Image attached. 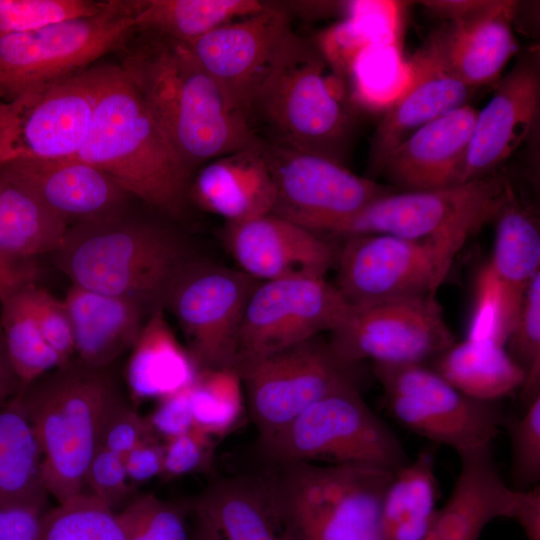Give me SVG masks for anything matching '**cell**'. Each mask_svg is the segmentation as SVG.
Returning <instances> with one entry per match:
<instances>
[{
	"label": "cell",
	"mask_w": 540,
	"mask_h": 540,
	"mask_svg": "<svg viewBox=\"0 0 540 540\" xmlns=\"http://www.w3.org/2000/svg\"><path fill=\"white\" fill-rule=\"evenodd\" d=\"M136 31L188 44L214 28L263 9L259 0H132Z\"/></svg>",
	"instance_id": "cell-33"
},
{
	"label": "cell",
	"mask_w": 540,
	"mask_h": 540,
	"mask_svg": "<svg viewBox=\"0 0 540 540\" xmlns=\"http://www.w3.org/2000/svg\"><path fill=\"white\" fill-rule=\"evenodd\" d=\"M189 396L193 427L212 437L230 431L243 412V385L235 369L200 370Z\"/></svg>",
	"instance_id": "cell-40"
},
{
	"label": "cell",
	"mask_w": 540,
	"mask_h": 540,
	"mask_svg": "<svg viewBox=\"0 0 540 540\" xmlns=\"http://www.w3.org/2000/svg\"><path fill=\"white\" fill-rule=\"evenodd\" d=\"M344 238L335 286L355 307L435 295L453 263L423 241L385 234Z\"/></svg>",
	"instance_id": "cell-15"
},
{
	"label": "cell",
	"mask_w": 540,
	"mask_h": 540,
	"mask_svg": "<svg viewBox=\"0 0 540 540\" xmlns=\"http://www.w3.org/2000/svg\"><path fill=\"white\" fill-rule=\"evenodd\" d=\"M26 286L11 293L0 303V331L8 362L20 389L62 366L59 356L45 339L34 318Z\"/></svg>",
	"instance_id": "cell-36"
},
{
	"label": "cell",
	"mask_w": 540,
	"mask_h": 540,
	"mask_svg": "<svg viewBox=\"0 0 540 540\" xmlns=\"http://www.w3.org/2000/svg\"><path fill=\"white\" fill-rule=\"evenodd\" d=\"M29 306L45 339L59 356L62 366L75 355L71 319L64 303L36 282L25 287Z\"/></svg>",
	"instance_id": "cell-45"
},
{
	"label": "cell",
	"mask_w": 540,
	"mask_h": 540,
	"mask_svg": "<svg viewBox=\"0 0 540 540\" xmlns=\"http://www.w3.org/2000/svg\"><path fill=\"white\" fill-rule=\"evenodd\" d=\"M85 487L87 493L115 510L127 501L132 491L124 459L99 447L88 465Z\"/></svg>",
	"instance_id": "cell-46"
},
{
	"label": "cell",
	"mask_w": 540,
	"mask_h": 540,
	"mask_svg": "<svg viewBox=\"0 0 540 540\" xmlns=\"http://www.w3.org/2000/svg\"><path fill=\"white\" fill-rule=\"evenodd\" d=\"M435 371L465 395L495 402L522 388L525 374L506 347L465 339L438 356Z\"/></svg>",
	"instance_id": "cell-31"
},
{
	"label": "cell",
	"mask_w": 540,
	"mask_h": 540,
	"mask_svg": "<svg viewBox=\"0 0 540 540\" xmlns=\"http://www.w3.org/2000/svg\"><path fill=\"white\" fill-rule=\"evenodd\" d=\"M348 75L359 103L386 110L408 89L413 70L410 60L402 55L399 41L375 42L359 53Z\"/></svg>",
	"instance_id": "cell-37"
},
{
	"label": "cell",
	"mask_w": 540,
	"mask_h": 540,
	"mask_svg": "<svg viewBox=\"0 0 540 540\" xmlns=\"http://www.w3.org/2000/svg\"><path fill=\"white\" fill-rule=\"evenodd\" d=\"M329 69L317 43L291 29L257 89L250 120L258 115L273 143L344 165L354 117L344 79Z\"/></svg>",
	"instance_id": "cell-4"
},
{
	"label": "cell",
	"mask_w": 540,
	"mask_h": 540,
	"mask_svg": "<svg viewBox=\"0 0 540 540\" xmlns=\"http://www.w3.org/2000/svg\"><path fill=\"white\" fill-rule=\"evenodd\" d=\"M224 241L239 269L260 282L325 277L337 256L320 234L273 214L226 224Z\"/></svg>",
	"instance_id": "cell-21"
},
{
	"label": "cell",
	"mask_w": 540,
	"mask_h": 540,
	"mask_svg": "<svg viewBox=\"0 0 540 540\" xmlns=\"http://www.w3.org/2000/svg\"><path fill=\"white\" fill-rule=\"evenodd\" d=\"M189 387L158 400L157 406L146 418L156 437L167 440L193 428Z\"/></svg>",
	"instance_id": "cell-49"
},
{
	"label": "cell",
	"mask_w": 540,
	"mask_h": 540,
	"mask_svg": "<svg viewBox=\"0 0 540 540\" xmlns=\"http://www.w3.org/2000/svg\"><path fill=\"white\" fill-rule=\"evenodd\" d=\"M514 1H485L473 14L445 22L415 55L475 88L494 81L515 51Z\"/></svg>",
	"instance_id": "cell-20"
},
{
	"label": "cell",
	"mask_w": 540,
	"mask_h": 540,
	"mask_svg": "<svg viewBox=\"0 0 540 540\" xmlns=\"http://www.w3.org/2000/svg\"><path fill=\"white\" fill-rule=\"evenodd\" d=\"M99 66L0 102V169L74 156L91 118Z\"/></svg>",
	"instance_id": "cell-13"
},
{
	"label": "cell",
	"mask_w": 540,
	"mask_h": 540,
	"mask_svg": "<svg viewBox=\"0 0 540 540\" xmlns=\"http://www.w3.org/2000/svg\"><path fill=\"white\" fill-rule=\"evenodd\" d=\"M191 511L209 521L221 540H291L265 474L214 481Z\"/></svg>",
	"instance_id": "cell-27"
},
{
	"label": "cell",
	"mask_w": 540,
	"mask_h": 540,
	"mask_svg": "<svg viewBox=\"0 0 540 540\" xmlns=\"http://www.w3.org/2000/svg\"><path fill=\"white\" fill-rule=\"evenodd\" d=\"M291 29V16L280 2L270 1L260 11L222 24L185 45L250 120L257 89Z\"/></svg>",
	"instance_id": "cell-18"
},
{
	"label": "cell",
	"mask_w": 540,
	"mask_h": 540,
	"mask_svg": "<svg viewBox=\"0 0 540 540\" xmlns=\"http://www.w3.org/2000/svg\"><path fill=\"white\" fill-rule=\"evenodd\" d=\"M506 345L525 374L521 399L526 406L540 395V273L527 286L517 324Z\"/></svg>",
	"instance_id": "cell-41"
},
{
	"label": "cell",
	"mask_w": 540,
	"mask_h": 540,
	"mask_svg": "<svg viewBox=\"0 0 540 540\" xmlns=\"http://www.w3.org/2000/svg\"><path fill=\"white\" fill-rule=\"evenodd\" d=\"M511 518L521 526L527 540H540V485L516 489Z\"/></svg>",
	"instance_id": "cell-53"
},
{
	"label": "cell",
	"mask_w": 540,
	"mask_h": 540,
	"mask_svg": "<svg viewBox=\"0 0 540 540\" xmlns=\"http://www.w3.org/2000/svg\"><path fill=\"white\" fill-rule=\"evenodd\" d=\"M476 115L477 110L465 104L422 126L389 154L378 174L400 191L460 183Z\"/></svg>",
	"instance_id": "cell-23"
},
{
	"label": "cell",
	"mask_w": 540,
	"mask_h": 540,
	"mask_svg": "<svg viewBox=\"0 0 540 540\" xmlns=\"http://www.w3.org/2000/svg\"><path fill=\"white\" fill-rule=\"evenodd\" d=\"M106 1L0 0V34L37 30L70 19L93 16Z\"/></svg>",
	"instance_id": "cell-43"
},
{
	"label": "cell",
	"mask_w": 540,
	"mask_h": 540,
	"mask_svg": "<svg viewBox=\"0 0 540 540\" xmlns=\"http://www.w3.org/2000/svg\"><path fill=\"white\" fill-rule=\"evenodd\" d=\"M48 495L41 451L19 389L0 404V509L44 508Z\"/></svg>",
	"instance_id": "cell-30"
},
{
	"label": "cell",
	"mask_w": 540,
	"mask_h": 540,
	"mask_svg": "<svg viewBox=\"0 0 540 540\" xmlns=\"http://www.w3.org/2000/svg\"><path fill=\"white\" fill-rule=\"evenodd\" d=\"M458 456L460 470L452 492L434 519L457 532L480 537L491 521L511 518L516 489L501 477L490 447Z\"/></svg>",
	"instance_id": "cell-29"
},
{
	"label": "cell",
	"mask_w": 540,
	"mask_h": 540,
	"mask_svg": "<svg viewBox=\"0 0 540 540\" xmlns=\"http://www.w3.org/2000/svg\"><path fill=\"white\" fill-rule=\"evenodd\" d=\"M511 443L513 488L528 489L540 481V395L524 407L520 416L506 417Z\"/></svg>",
	"instance_id": "cell-44"
},
{
	"label": "cell",
	"mask_w": 540,
	"mask_h": 540,
	"mask_svg": "<svg viewBox=\"0 0 540 540\" xmlns=\"http://www.w3.org/2000/svg\"><path fill=\"white\" fill-rule=\"evenodd\" d=\"M391 415L405 428L457 454L490 447L505 414L497 401L471 398L423 363H373Z\"/></svg>",
	"instance_id": "cell-10"
},
{
	"label": "cell",
	"mask_w": 540,
	"mask_h": 540,
	"mask_svg": "<svg viewBox=\"0 0 540 540\" xmlns=\"http://www.w3.org/2000/svg\"><path fill=\"white\" fill-rule=\"evenodd\" d=\"M74 157L109 175L130 196L180 218L193 173L159 129L120 65L99 66L94 106Z\"/></svg>",
	"instance_id": "cell-2"
},
{
	"label": "cell",
	"mask_w": 540,
	"mask_h": 540,
	"mask_svg": "<svg viewBox=\"0 0 540 540\" xmlns=\"http://www.w3.org/2000/svg\"><path fill=\"white\" fill-rule=\"evenodd\" d=\"M68 225L0 172V250L35 259L52 254Z\"/></svg>",
	"instance_id": "cell-34"
},
{
	"label": "cell",
	"mask_w": 540,
	"mask_h": 540,
	"mask_svg": "<svg viewBox=\"0 0 540 540\" xmlns=\"http://www.w3.org/2000/svg\"><path fill=\"white\" fill-rule=\"evenodd\" d=\"M20 384L8 362L0 331V404L17 393Z\"/></svg>",
	"instance_id": "cell-54"
},
{
	"label": "cell",
	"mask_w": 540,
	"mask_h": 540,
	"mask_svg": "<svg viewBox=\"0 0 540 540\" xmlns=\"http://www.w3.org/2000/svg\"><path fill=\"white\" fill-rule=\"evenodd\" d=\"M350 308L325 277L259 282L244 312L234 369L332 332Z\"/></svg>",
	"instance_id": "cell-14"
},
{
	"label": "cell",
	"mask_w": 540,
	"mask_h": 540,
	"mask_svg": "<svg viewBox=\"0 0 540 540\" xmlns=\"http://www.w3.org/2000/svg\"><path fill=\"white\" fill-rule=\"evenodd\" d=\"M20 393L41 451L48 494L58 503L80 495L105 417L120 398L107 368L71 361Z\"/></svg>",
	"instance_id": "cell-5"
},
{
	"label": "cell",
	"mask_w": 540,
	"mask_h": 540,
	"mask_svg": "<svg viewBox=\"0 0 540 540\" xmlns=\"http://www.w3.org/2000/svg\"><path fill=\"white\" fill-rule=\"evenodd\" d=\"M141 32L142 36L126 48L120 66L193 174L213 159L262 142L247 116L185 44Z\"/></svg>",
	"instance_id": "cell-1"
},
{
	"label": "cell",
	"mask_w": 540,
	"mask_h": 540,
	"mask_svg": "<svg viewBox=\"0 0 540 540\" xmlns=\"http://www.w3.org/2000/svg\"><path fill=\"white\" fill-rule=\"evenodd\" d=\"M75 285L164 308L180 270L192 260L186 239L173 228L121 212L68 226L51 254Z\"/></svg>",
	"instance_id": "cell-3"
},
{
	"label": "cell",
	"mask_w": 540,
	"mask_h": 540,
	"mask_svg": "<svg viewBox=\"0 0 540 540\" xmlns=\"http://www.w3.org/2000/svg\"><path fill=\"white\" fill-rule=\"evenodd\" d=\"M194 520L191 540H221L215 528L205 518L194 514Z\"/></svg>",
	"instance_id": "cell-55"
},
{
	"label": "cell",
	"mask_w": 540,
	"mask_h": 540,
	"mask_svg": "<svg viewBox=\"0 0 540 540\" xmlns=\"http://www.w3.org/2000/svg\"><path fill=\"white\" fill-rule=\"evenodd\" d=\"M150 436L155 435L147 419L120 397L105 417L99 447L124 458L138 443Z\"/></svg>",
	"instance_id": "cell-48"
},
{
	"label": "cell",
	"mask_w": 540,
	"mask_h": 540,
	"mask_svg": "<svg viewBox=\"0 0 540 540\" xmlns=\"http://www.w3.org/2000/svg\"><path fill=\"white\" fill-rule=\"evenodd\" d=\"M331 333L333 350L345 363H423L449 349L455 338L435 295L351 306Z\"/></svg>",
	"instance_id": "cell-16"
},
{
	"label": "cell",
	"mask_w": 540,
	"mask_h": 540,
	"mask_svg": "<svg viewBox=\"0 0 540 540\" xmlns=\"http://www.w3.org/2000/svg\"><path fill=\"white\" fill-rule=\"evenodd\" d=\"M199 371L173 333L165 309H153L127 363L126 380L132 395L138 400H161L189 387Z\"/></svg>",
	"instance_id": "cell-28"
},
{
	"label": "cell",
	"mask_w": 540,
	"mask_h": 540,
	"mask_svg": "<svg viewBox=\"0 0 540 540\" xmlns=\"http://www.w3.org/2000/svg\"><path fill=\"white\" fill-rule=\"evenodd\" d=\"M273 465L265 476L291 540H383L382 499L394 472L360 464Z\"/></svg>",
	"instance_id": "cell-6"
},
{
	"label": "cell",
	"mask_w": 540,
	"mask_h": 540,
	"mask_svg": "<svg viewBox=\"0 0 540 540\" xmlns=\"http://www.w3.org/2000/svg\"><path fill=\"white\" fill-rule=\"evenodd\" d=\"M44 511L34 505L0 509V540H38Z\"/></svg>",
	"instance_id": "cell-50"
},
{
	"label": "cell",
	"mask_w": 540,
	"mask_h": 540,
	"mask_svg": "<svg viewBox=\"0 0 540 540\" xmlns=\"http://www.w3.org/2000/svg\"><path fill=\"white\" fill-rule=\"evenodd\" d=\"M358 367L345 363L320 335L235 369L259 442L287 426L310 405L347 384Z\"/></svg>",
	"instance_id": "cell-11"
},
{
	"label": "cell",
	"mask_w": 540,
	"mask_h": 540,
	"mask_svg": "<svg viewBox=\"0 0 540 540\" xmlns=\"http://www.w3.org/2000/svg\"><path fill=\"white\" fill-rule=\"evenodd\" d=\"M526 289L506 283L487 263L477 277L466 339L506 347L517 324Z\"/></svg>",
	"instance_id": "cell-39"
},
{
	"label": "cell",
	"mask_w": 540,
	"mask_h": 540,
	"mask_svg": "<svg viewBox=\"0 0 540 540\" xmlns=\"http://www.w3.org/2000/svg\"><path fill=\"white\" fill-rule=\"evenodd\" d=\"M39 268L26 259L0 250V303L16 290L36 282Z\"/></svg>",
	"instance_id": "cell-52"
},
{
	"label": "cell",
	"mask_w": 540,
	"mask_h": 540,
	"mask_svg": "<svg viewBox=\"0 0 540 540\" xmlns=\"http://www.w3.org/2000/svg\"><path fill=\"white\" fill-rule=\"evenodd\" d=\"M262 151L275 185L273 215L322 233L373 200L396 191L358 176L329 158L263 140Z\"/></svg>",
	"instance_id": "cell-17"
},
{
	"label": "cell",
	"mask_w": 540,
	"mask_h": 540,
	"mask_svg": "<svg viewBox=\"0 0 540 540\" xmlns=\"http://www.w3.org/2000/svg\"><path fill=\"white\" fill-rule=\"evenodd\" d=\"M260 447L273 464H360L396 473L410 461L396 434L364 401L358 384L322 397Z\"/></svg>",
	"instance_id": "cell-8"
},
{
	"label": "cell",
	"mask_w": 540,
	"mask_h": 540,
	"mask_svg": "<svg viewBox=\"0 0 540 540\" xmlns=\"http://www.w3.org/2000/svg\"><path fill=\"white\" fill-rule=\"evenodd\" d=\"M494 247L488 265L503 281L525 290L540 273V230L533 207L513 186L497 214Z\"/></svg>",
	"instance_id": "cell-35"
},
{
	"label": "cell",
	"mask_w": 540,
	"mask_h": 540,
	"mask_svg": "<svg viewBox=\"0 0 540 540\" xmlns=\"http://www.w3.org/2000/svg\"><path fill=\"white\" fill-rule=\"evenodd\" d=\"M123 459L130 481H148L162 474L163 443L156 436H150L138 443Z\"/></svg>",
	"instance_id": "cell-51"
},
{
	"label": "cell",
	"mask_w": 540,
	"mask_h": 540,
	"mask_svg": "<svg viewBox=\"0 0 540 540\" xmlns=\"http://www.w3.org/2000/svg\"><path fill=\"white\" fill-rule=\"evenodd\" d=\"M262 143L201 166L192 177L189 200L226 224L271 214L276 192Z\"/></svg>",
	"instance_id": "cell-24"
},
{
	"label": "cell",
	"mask_w": 540,
	"mask_h": 540,
	"mask_svg": "<svg viewBox=\"0 0 540 540\" xmlns=\"http://www.w3.org/2000/svg\"><path fill=\"white\" fill-rule=\"evenodd\" d=\"M135 31L132 0H107L93 16L0 34V98L9 100L85 71Z\"/></svg>",
	"instance_id": "cell-9"
},
{
	"label": "cell",
	"mask_w": 540,
	"mask_h": 540,
	"mask_svg": "<svg viewBox=\"0 0 540 540\" xmlns=\"http://www.w3.org/2000/svg\"><path fill=\"white\" fill-rule=\"evenodd\" d=\"M0 172L68 226L124 212L131 197L105 172L74 156L18 161Z\"/></svg>",
	"instance_id": "cell-22"
},
{
	"label": "cell",
	"mask_w": 540,
	"mask_h": 540,
	"mask_svg": "<svg viewBox=\"0 0 540 540\" xmlns=\"http://www.w3.org/2000/svg\"><path fill=\"white\" fill-rule=\"evenodd\" d=\"M117 513L127 540H191L186 509L152 494L134 498Z\"/></svg>",
	"instance_id": "cell-42"
},
{
	"label": "cell",
	"mask_w": 540,
	"mask_h": 540,
	"mask_svg": "<svg viewBox=\"0 0 540 540\" xmlns=\"http://www.w3.org/2000/svg\"><path fill=\"white\" fill-rule=\"evenodd\" d=\"M539 103L538 56L526 54L477 111L459 182L495 173L529 136L539 115Z\"/></svg>",
	"instance_id": "cell-19"
},
{
	"label": "cell",
	"mask_w": 540,
	"mask_h": 540,
	"mask_svg": "<svg viewBox=\"0 0 540 540\" xmlns=\"http://www.w3.org/2000/svg\"><path fill=\"white\" fill-rule=\"evenodd\" d=\"M259 282L240 269L196 258L180 270L164 309L175 316L199 370L234 369L244 312Z\"/></svg>",
	"instance_id": "cell-12"
},
{
	"label": "cell",
	"mask_w": 540,
	"mask_h": 540,
	"mask_svg": "<svg viewBox=\"0 0 540 540\" xmlns=\"http://www.w3.org/2000/svg\"><path fill=\"white\" fill-rule=\"evenodd\" d=\"M213 438L193 427L165 440L161 476L175 478L206 467L213 455Z\"/></svg>",
	"instance_id": "cell-47"
},
{
	"label": "cell",
	"mask_w": 540,
	"mask_h": 540,
	"mask_svg": "<svg viewBox=\"0 0 540 540\" xmlns=\"http://www.w3.org/2000/svg\"><path fill=\"white\" fill-rule=\"evenodd\" d=\"M408 89L384 112L371 141L370 170L378 174L389 154L429 122L465 105L472 88L417 55Z\"/></svg>",
	"instance_id": "cell-26"
},
{
	"label": "cell",
	"mask_w": 540,
	"mask_h": 540,
	"mask_svg": "<svg viewBox=\"0 0 540 540\" xmlns=\"http://www.w3.org/2000/svg\"><path fill=\"white\" fill-rule=\"evenodd\" d=\"M511 187L509 178L496 171L442 188L396 190L331 223L322 233L385 234L423 241L454 260L470 235L495 220Z\"/></svg>",
	"instance_id": "cell-7"
},
{
	"label": "cell",
	"mask_w": 540,
	"mask_h": 540,
	"mask_svg": "<svg viewBox=\"0 0 540 540\" xmlns=\"http://www.w3.org/2000/svg\"><path fill=\"white\" fill-rule=\"evenodd\" d=\"M437 481L431 451H421L393 476L382 499L383 540H423L433 522Z\"/></svg>",
	"instance_id": "cell-32"
},
{
	"label": "cell",
	"mask_w": 540,
	"mask_h": 540,
	"mask_svg": "<svg viewBox=\"0 0 540 540\" xmlns=\"http://www.w3.org/2000/svg\"><path fill=\"white\" fill-rule=\"evenodd\" d=\"M82 364L105 369L135 344L150 314L140 302L71 285L63 299Z\"/></svg>",
	"instance_id": "cell-25"
},
{
	"label": "cell",
	"mask_w": 540,
	"mask_h": 540,
	"mask_svg": "<svg viewBox=\"0 0 540 540\" xmlns=\"http://www.w3.org/2000/svg\"><path fill=\"white\" fill-rule=\"evenodd\" d=\"M38 540H127L118 513L87 492L41 517Z\"/></svg>",
	"instance_id": "cell-38"
}]
</instances>
